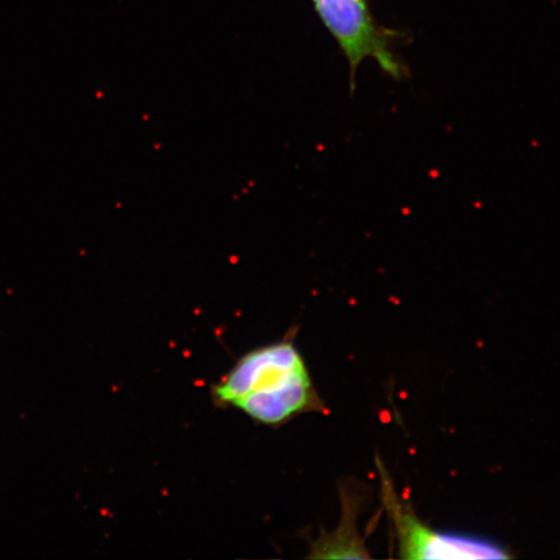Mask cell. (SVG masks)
<instances>
[{"instance_id":"cell-1","label":"cell","mask_w":560,"mask_h":560,"mask_svg":"<svg viewBox=\"0 0 560 560\" xmlns=\"http://www.w3.org/2000/svg\"><path fill=\"white\" fill-rule=\"evenodd\" d=\"M217 408L235 409L255 423L282 427L325 410L295 334L243 354L210 388Z\"/></svg>"},{"instance_id":"cell-2","label":"cell","mask_w":560,"mask_h":560,"mask_svg":"<svg viewBox=\"0 0 560 560\" xmlns=\"http://www.w3.org/2000/svg\"><path fill=\"white\" fill-rule=\"evenodd\" d=\"M312 3L322 24L346 56L352 90L359 68L369 59L375 60L390 79L402 80L408 75V68L395 51L402 34L377 23L370 0H312Z\"/></svg>"},{"instance_id":"cell-3","label":"cell","mask_w":560,"mask_h":560,"mask_svg":"<svg viewBox=\"0 0 560 560\" xmlns=\"http://www.w3.org/2000/svg\"><path fill=\"white\" fill-rule=\"evenodd\" d=\"M382 501L394 523L400 557L406 559H508L502 545L487 538L439 532L420 521L408 502L397 494L394 481L377 460Z\"/></svg>"},{"instance_id":"cell-4","label":"cell","mask_w":560,"mask_h":560,"mask_svg":"<svg viewBox=\"0 0 560 560\" xmlns=\"http://www.w3.org/2000/svg\"><path fill=\"white\" fill-rule=\"evenodd\" d=\"M345 521L341 522L338 532L334 535L319 537L311 546V555L307 558H368L365 546L353 525L355 521L353 500L348 502L345 494Z\"/></svg>"}]
</instances>
